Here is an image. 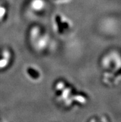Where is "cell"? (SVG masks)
<instances>
[{
  "label": "cell",
  "instance_id": "1",
  "mask_svg": "<svg viewBox=\"0 0 121 122\" xmlns=\"http://www.w3.org/2000/svg\"><path fill=\"white\" fill-rule=\"evenodd\" d=\"M29 39L31 44L37 51H44L49 45V35L39 25L32 27L29 31Z\"/></svg>",
  "mask_w": 121,
  "mask_h": 122
},
{
  "label": "cell",
  "instance_id": "2",
  "mask_svg": "<svg viewBox=\"0 0 121 122\" xmlns=\"http://www.w3.org/2000/svg\"><path fill=\"white\" fill-rule=\"evenodd\" d=\"M55 96L58 101L66 107L72 105L71 99L74 91L72 87L63 81H59L54 86Z\"/></svg>",
  "mask_w": 121,
  "mask_h": 122
},
{
  "label": "cell",
  "instance_id": "3",
  "mask_svg": "<svg viewBox=\"0 0 121 122\" xmlns=\"http://www.w3.org/2000/svg\"><path fill=\"white\" fill-rule=\"evenodd\" d=\"M101 65L106 71L120 73L121 65L120 55L116 51L109 53L103 57Z\"/></svg>",
  "mask_w": 121,
  "mask_h": 122
},
{
  "label": "cell",
  "instance_id": "4",
  "mask_svg": "<svg viewBox=\"0 0 121 122\" xmlns=\"http://www.w3.org/2000/svg\"><path fill=\"white\" fill-rule=\"evenodd\" d=\"M53 25L58 34H64L72 28V23L65 15L61 14H56L53 19Z\"/></svg>",
  "mask_w": 121,
  "mask_h": 122
},
{
  "label": "cell",
  "instance_id": "5",
  "mask_svg": "<svg viewBox=\"0 0 121 122\" xmlns=\"http://www.w3.org/2000/svg\"><path fill=\"white\" fill-rule=\"evenodd\" d=\"M121 73L106 71L103 74L102 81L106 85H113L120 81Z\"/></svg>",
  "mask_w": 121,
  "mask_h": 122
},
{
  "label": "cell",
  "instance_id": "6",
  "mask_svg": "<svg viewBox=\"0 0 121 122\" xmlns=\"http://www.w3.org/2000/svg\"><path fill=\"white\" fill-rule=\"evenodd\" d=\"M25 74L30 80L33 81H37L40 80L42 77V73L39 68L32 65L27 67L25 70Z\"/></svg>",
  "mask_w": 121,
  "mask_h": 122
},
{
  "label": "cell",
  "instance_id": "7",
  "mask_svg": "<svg viewBox=\"0 0 121 122\" xmlns=\"http://www.w3.org/2000/svg\"><path fill=\"white\" fill-rule=\"evenodd\" d=\"M12 58V53L9 50H2L0 56V70H5L8 68L11 63Z\"/></svg>",
  "mask_w": 121,
  "mask_h": 122
},
{
  "label": "cell",
  "instance_id": "8",
  "mask_svg": "<svg viewBox=\"0 0 121 122\" xmlns=\"http://www.w3.org/2000/svg\"><path fill=\"white\" fill-rule=\"evenodd\" d=\"M29 6L32 11L40 13L46 9V3L45 0H31L29 3Z\"/></svg>",
  "mask_w": 121,
  "mask_h": 122
},
{
  "label": "cell",
  "instance_id": "9",
  "mask_svg": "<svg viewBox=\"0 0 121 122\" xmlns=\"http://www.w3.org/2000/svg\"><path fill=\"white\" fill-rule=\"evenodd\" d=\"M87 96H85V94H84L80 92H74L72 97V99H71L72 105L74 104L80 105H85L87 103Z\"/></svg>",
  "mask_w": 121,
  "mask_h": 122
},
{
  "label": "cell",
  "instance_id": "10",
  "mask_svg": "<svg viewBox=\"0 0 121 122\" xmlns=\"http://www.w3.org/2000/svg\"><path fill=\"white\" fill-rule=\"evenodd\" d=\"M8 9L6 6L3 3H0V22L5 20L6 16L8 15Z\"/></svg>",
  "mask_w": 121,
  "mask_h": 122
},
{
  "label": "cell",
  "instance_id": "11",
  "mask_svg": "<svg viewBox=\"0 0 121 122\" xmlns=\"http://www.w3.org/2000/svg\"><path fill=\"white\" fill-rule=\"evenodd\" d=\"M89 122H109V120L107 119L106 117L103 116L100 119L98 120L97 119H96V118H92L89 121Z\"/></svg>",
  "mask_w": 121,
  "mask_h": 122
},
{
  "label": "cell",
  "instance_id": "12",
  "mask_svg": "<svg viewBox=\"0 0 121 122\" xmlns=\"http://www.w3.org/2000/svg\"><path fill=\"white\" fill-rule=\"evenodd\" d=\"M53 1L57 3H65L71 0H53Z\"/></svg>",
  "mask_w": 121,
  "mask_h": 122
},
{
  "label": "cell",
  "instance_id": "13",
  "mask_svg": "<svg viewBox=\"0 0 121 122\" xmlns=\"http://www.w3.org/2000/svg\"><path fill=\"white\" fill-rule=\"evenodd\" d=\"M0 122H2V121L1 120H0Z\"/></svg>",
  "mask_w": 121,
  "mask_h": 122
}]
</instances>
